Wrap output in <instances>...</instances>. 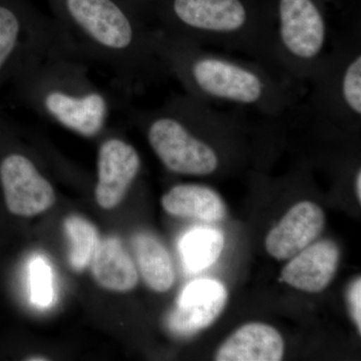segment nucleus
Instances as JSON below:
<instances>
[{"mask_svg":"<svg viewBox=\"0 0 361 361\" xmlns=\"http://www.w3.org/2000/svg\"><path fill=\"white\" fill-rule=\"evenodd\" d=\"M47 1L71 51L104 66L123 94H139L167 75L141 0Z\"/></svg>","mask_w":361,"mask_h":361,"instance_id":"obj_1","label":"nucleus"},{"mask_svg":"<svg viewBox=\"0 0 361 361\" xmlns=\"http://www.w3.org/2000/svg\"><path fill=\"white\" fill-rule=\"evenodd\" d=\"M153 44L167 75L196 99L269 118L289 116L298 106L300 87L257 61L213 51L156 26Z\"/></svg>","mask_w":361,"mask_h":361,"instance_id":"obj_2","label":"nucleus"},{"mask_svg":"<svg viewBox=\"0 0 361 361\" xmlns=\"http://www.w3.org/2000/svg\"><path fill=\"white\" fill-rule=\"evenodd\" d=\"M23 101L37 114L87 139L108 129L114 103L92 80L87 61L61 44L16 75Z\"/></svg>","mask_w":361,"mask_h":361,"instance_id":"obj_3","label":"nucleus"},{"mask_svg":"<svg viewBox=\"0 0 361 361\" xmlns=\"http://www.w3.org/2000/svg\"><path fill=\"white\" fill-rule=\"evenodd\" d=\"M141 2L153 25L164 32L202 47L239 52L274 71L271 59L269 13L266 0Z\"/></svg>","mask_w":361,"mask_h":361,"instance_id":"obj_4","label":"nucleus"},{"mask_svg":"<svg viewBox=\"0 0 361 361\" xmlns=\"http://www.w3.org/2000/svg\"><path fill=\"white\" fill-rule=\"evenodd\" d=\"M272 66L299 87L327 51L329 11L334 0H266Z\"/></svg>","mask_w":361,"mask_h":361,"instance_id":"obj_5","label":"nucleus"},{"mask_svg":"<svg viewBox=\"0 0 361 361\" xmlns=\"http://www.w3.org/2000/svg\"><path fill=\"white\" fill-rule=\"evenodd\" d=\"M306 85L310 94L303 106L305 116L341 129L357 130L361 120L360 30L326 51Z\"/></svg>","mask_w":361,"mask_h":361,"instance_id":"obj_6","label":"nucleus"},{"mask_svg":"<svg viewBox=\"0 0 361 361\" xmlns=\"http://www.w3.org/2000/svg\"><path fill=\"white\" fill-rule=\"evenodd\" d=\"M66 44L51 18L25 6L0 4V78L18 75L56 45Z\"/></svg>","mask_w":361,"mask_h":361,"instance_id":"obj_7","label":"nucleus"},{"mask_svg":"<svg viewBox=\"0 0 361 361\" xmlns=\"http://www.w3.org/2000/svg\"><path fill=\"white\" fill-rule=\"evenodd\" d=\"M0 184L7 209L13 215H39L56 202V192L51 182L32 157L23 152H11L1 159Z\"/></svg>","mask_w":361,"mask_h":361,"instance_id":"obj_8","label":"nucleus"},{"mask_svg":"<svg viewBox=\"0 0 361 361\" xmlns=\"http://www.w3.org/2000/svg\"><path fill=\"white\" fill-rule=\"evenodd\" d=\"M97 149V203L106 210L118 206L142 170V160L135 147L115 130L106 129Z\"/></svg>","mask_w":361,"mask_h":361,"instance_id":"obj_9","label":"nucleus"},{"mask_svg":"<svg viewBox=\"0 0 361 361\" xmlns=\"http://www.w3.org/2000/svg\"><path fill=\"white\" fill-rule=\"evenodd\" d=\"M227 301L224 284L213 279L196 280L185 287L168 316L169 329L177 336H194L218 319Z\"/></svg>","mask_w":361,"mask_h":361,"instance_id":"obj_10","label":"nucleus"},{"mask_svg":"<svg viewBox=\"0 0 361 361\" xmlns=\"http://www.w3.org/2000/svg\"><path fill=\"white\" fill-rule=\"evenodd\" d=\"M324 226V212L317 204L299 202L268 233L266 251L276 260H288L312 244Z\"/></svg>","mask_w":361,"mask_h":361,"instance_id":"obj_11","label":"nucleus"},{"mask_svg":"<svg viewBox=\"0 0 361 361\" xmlns=\"http://www.w3.org/2000/svg\"><path fill=\"white\" fill-rule=\"evenodd\" d=\"M290 259L282 270L283 281L298 290L318 293L334 279L341 249L336 242L325 239L313 242Z\"/></svg>","mask_w":361,"mask_h":361,"instance_id":"obj_12","label":"nucleus"},{"mask_svg":"<svg viewBox=\"0 0 361 361\" xmlns=\"http://www.w3.org/2000/svg\"><path fill=\"white\" fill-rule=\"evenodd\" d=\"M284 355L283 337L271 325L251 322L228 337L216 353L217 361H279Z\"/></svg>","mask_w":361,"mask_h":361,"instance_id":"obj_13","label":"nucleus"},{"mask_svg":"<svg viewBox=\"0 0 361 361\" xmlns=\"http://www.w3.org/2000/svg\"><path fill=\"white\" fill-rule=\"evenodd\" d=\"M164 210L178 217L218 222L226 217L225 202L212 188L199 184H180L161 197Z\"/></svg>","mask_w":361,"mask_h":361,"instance_id":"obj_14","label":"nucleus"},{"mask_svg":"<svg viewBox=\"0 0 361 361\" xmlns=\"http://www.w3.org/2000/svg\"><path fill=\"white\" fill-rule=\"evenodd\" d=\"M92 271L97 283L111 291L132 290L139 281L134 261L118 239L99 244L92 256Z\"/></svg>","mask_w":361,"mask_h":361,"instance_id":"obj_15","label":"nucleus"},{"mask_svg":"<svg viewBox=\"0 0 361 361\" xmlns=\"http://www.w3.org/2000/svg\"><path fill=\"white\" fill-rule=\"evenodd\" d=\"M134 249L140 272L149 288L160 293L170 290L175 281L174 266L160 240L149 233H139Z\"/></svg>","mask_w":361,"mask_h":361,"instance_id":"obj_16","label":"nucleus"},{"mask_svg":"<svg viewBox=\"0 0 361 361\" xmlns=\"http://www.w3.org/2000/svg\"><path fill=\"white\" fill-rule=\"evenodd\" d=\"M180 252L188 269L198 272L210 267L224 248V236L218 230L198 228L180 242Z\"/></svg>","mask_w":361,"mask_h":361,"instance_id":"obj_17","label":"nucleus"},{"mask_svg":"<svg viewBox=\"0 0 361 361\" xmlns=\"http://www.w3.org/2000/svg\"><path fill=\"white\" fill-rule=\"evenodd\" d=\"M65 227L71 241V265L78 271L85 269L99 244L96 227L78 216L68 217Z\"/></svg>","mask_w":361,"mask_h":361,"instance_id":"obj_18","label":"nucleus"},{"mask_svg":"<svg viewBox=\"0 0 361 361\" xmlns=\"http://www.w3.org/2000/svg\"><path fill=\"white\" fill-rule=\"evenodd\" d=\"M32 300L39 307H49L54 301L51 269L47 261L35 258L30 265Z\"/></svg>","mask_w":361,"mask_h":361,"instance_id":"obj_19","label":"nucleus"},{"mask_svg":"<svg viewBox=\"0 0 361 361\" xmlns=\"http://www.w3.org/2000/svg\"><path fill=\"white\" fill-rule=\"evenodd\" d=\"M348 310L355 322L358 334L361 332V278H355L349 285L348 294Z\"/></svg>","mask_w":361,"mask_h":361,"instance_id":"obj_20","label":"nucleus"},{"mask_svg":"<svg viewBox=\"0 0 361 361\" xmlns=\"http://www.w3.org/2000/svg\"><path fill=\"white\" fill-rule=\"evenodd\" d=\"M355 193L358 202H361V171L357 173L355 180Z\"/></svg>","mask_w":361,"mask_h":361,"instance_id":"obj_21","label":"nucleus"},{"mask_svg":"<svg viewBox=\"0 0 361 361\" xmlns=\"http://www.w3.org/2000/svg\"><path fill=\"white\" fill-rule=\"evenodd\" d=\"M27 360H32V361H37V360H49L47 358L42 357V356H33L32 358H27Z\"/></svg>","mask_w":361,"mask_h":361,"instance_id":"obj_22","label":"nucleus"}]
</instances>
